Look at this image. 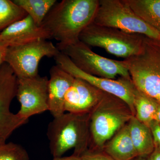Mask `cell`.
Listing matches in <instances>:
<instances>
[{
	"label": "cell",
	"mask_w": 160,
	"mask_h": 160,
	"mask_svg": "<svg viewBox=\"0 0 160 160\" xmlns=\"http://www.w3.org/2000/svg\"><path fill=\"white\" fill-rule=\"evenodd\" d=\"M99 0H63L50 9L42 26L58 41L60 52L80 41L82 32L93 22Z\"/></svg>",
	"instance_id": "6da1fadb"
},
{
	"label": "cell",
	"mask_w": 160,
	"mask_h": 160,
	"mask_svg": "<svg viewBox=\"0 0 160 160\" xmlns=\"http://www.w3.org/2000/svg\"><path fill=\"white\" fill-rule=\"evenodd\" d=\"M49 123L47 136L53 158L61 157L69 149L80 156L89 143V114L64 113Z\"/></svg>",
	"instance_id": "7a4b0ae2"
},
{
	"label": "cell",
	"mask_w": 160,
	"mask_h": 160,
	"mask_svg": "<svg viewBox=\"0 0 160 160\" xmlns=\"http://www.w3.org/2000/svg\"><path fill=\"white\" fill-rule=\"evenodd\" d=\"M133 116L126 103L103 92L99 101L89 114V142L96 148H103Z\"/></svg>",
	"instance_id": "3957f363"
},
{
	"label": "cell",
	"mask_w": 160,
	"mask_h": 160,
	"mask_svg": "<svg viewBox=\"0 0 160 160\" xmlns=\"http://www.w3.org/2000/svg\"><path fill=\"white\" fill-rule=\"evenodd\" d=\"M123 61L136 88L160 105V40L144 36L139 53Z\"/></svg>",
	"instance_id": "277c9868"
},
{
	"label": "cell",
	"mask_w": 160,
	"mask_h": 160,
	"mask_svg": "<svg viewBox=\"0 0 160 160\" xmlns=\"http://www.w3.org/2000/svg\"><path fill=\"white\" fill-rule=\"evenodd\" d=\"M144 36L92 23L82 32L79 40L88 46L100 47L115 56L126 59L139 53Z\"/></svg>",
	"instance_id": "5b68a950"
},
{
	"label": "cell",
	"mask_w": 160,
	"mask_h": 160,
	"mask_svg": "<svg viewBox=\"0 0 160 160\" xmlns=\"http://www.w3.org/2000/svg\"><path fill=\"white\" fill-rule=\"evenodd\" d=\"M93 23L160 40V33L140 18L126 0H100Z\"/></svg>",
	"instance_id": "8992f818"
},
{
	"label": "cell",
	"mask_w": 160,
	"mask_h": 160,
	"mask_svg": "<svg viewBox=\"0 0 160 160\" xmlns=\"http://www.w3.org/2000/svg\"><path fill=\"white\" fill-rule=\"evenodd\" d=\"M60 52L52 42L39 39L8 47L5 62L10 66L18 79L30 78L38 75L39 64L43 58H54Z\"/></svg>",
	"instance_id": "52a82bcc"
},
{
	"label": "cell",
	"mask_w": 160,
	"mask_h": 160,
	"mask_svg": "<svg viewBox=\"0 0 160 160\" xmlns=\"http://www.w3.org/2000/svg\"><path fill=\"white\" fill-rule=\"evenodd\" d=\"M61 52L67 56L78 69L88 74L110 79H114L118 76L131 78L124 61L101 56L80 41L67 46Z\"/></svg>",
	"instance_id": "ba28073f"
},
{
	"label": "cell",
	"mask_w": 160,
	"mask_h": 160,
	"mask_svg": "<svg viewBox=\"0 0 160 160\" xmlns=\"http://www.w3.org/2000/svg\"><path fill=\"white\" fill-rule=\"evenodd\" d=\"M57 65L75 78L81 79L92 86L112 95L127 104L135 116L134 91L135 87L131 78L121 77L119 79H110L88 74L78 69L67 56L60 52L54 57Z\"/></svg>",
	"instance_id": "9c48e42d"
},
{
	"label": "cell",
	"mask_w": 160,
	"mask_h": 160,
	"mask_svg": "<svg viewBox=\"0 0 160 160\" xmlns=\"http://www.w3.org/2000/svg\"><path fill=\"white\" fill-rule=\"evenodd\" d=\"M18 78L10 66L5 63L0 69V145L18 128L29 120L20 117L10 111L12 101L16 96Z\"/></svg>",
	"instance_id": "30bf717a"
},
{
	"label": "cell",
	"mask_w": 160,
	"mask_h": 160,
	"mask_svg": "<svg viewBox=\"0 0 160 160\" xmlns=\"http://www.w3.org/2000/svg\"><path fill=\"white\" fill-rule=\"evenodd\" d=\"M49 79L39 75L30 78L18 79L16 97L21 107L17 114L24 119L49 109Z\"/></svg>",
	"instance_id": "8fae6325"
},
{
	"label": "cell",
	"mask_w": 160,
	"mask_h": 160,
	"mask_svg": "<svg viewBox=\"0 0 160 160\" xmlns=\"http://www.w3.org/2000/svg\"><path fill=\"white\" fill-rule=\"evenodd\" d=\"M103 92L84 80L75 78L65 96V111L74 114H90Z\"/></svg>",
	"instance_id": "7c38bea8"
},
{
	"label": "cell",
	"mask_w": 160,
	"mask_h": 160,
	"mask_svg": "<svg viewBox=\"0 0 160 160\" xmlns=\"http://www.w3.org/2000/svg\"><path fill=\"white\" fill-rule=\"evenodd\" d=\"M50 39L48 32L42 26H37L29 15L0 32V43L8 47Z\"/></svg>",
	"instance_id": "4fadbf2b"
},
{
	"label": "cell",
	"mask_w": 160,
	"mask_h": 160,
	"mask_svg": "<svg viewBox=\"0 0 160 160\" xmlns=\"http://www.w3.org/2000/svg\"><path fill=\"white\" fill-rule=\"evenodd\" d=\"M49 73L50 77L48 83L49 111L53 118H56L65 113V96L73 83L75 78L58 65L52 66Z\"/></svg>",
	"instance_id": "5bb4252c"
},
{
	"label": "cell",
	"mask_w": 160,
	"mask_h": 160,
	"mask_svg": "<svg viewBox=\"0 0 160 160\" xmlns=\"http://www.w3.org/2000/svg\"><path fill=\"white\" fill-rule=\"evenodd\" d=\"M103 148L105 153L114 160H133L138 157L127 124L109 140Z\"/></svg>",
	"instance_id": "9a60e30c"
},
{
	"label": "cell",
	"mask_w": 160,
	"mask_h": 160,
	"mask_svg": "<svg viewBox=\"0 0 160 160\" xmlns=\"http://www.w3.org/2000/svg\"><path fill=\"white\" fill-rule=\"evenodd\" d=\"M132 141L138 157L146 158L154 151L155 146L149 126L133 116L127 124Z\"/></svg>",
	"instance_id": "2e32d148"
},
{
	"label": "cell",
	"mask_w": 160,
	"mask_h": 160,
	"mask_svg": "<svg viewBox=\"0 0 160 160\" xmlns=\"http://www.w3.org/2000/svg\"><path fill=\"white\" fill-rule=\"evenodd\" d=\"M135 13L160 33V0H126Z\"/></svg>",
	"instance_id": "e0dca14e"
},
{
	"label": "cell",
	"mask_w": 160,
	"mask_h": 160,
	"mask_svg": "<svg viewBox=\"0 0 160 160\" xmlns=\"http://www.w3.org/2000/svg\"><path fill=\"white\" fill-rule=\"evenodd\" d=\"M24 10L37 26H41L56 0H13Z\"/></svg>",
	"instance_id": "ac0fdd59"
},
{
	"label": "cell",
	"mask_w": 160,
	"mask_h": 160,
	"mask_svg": "<svg viewBox=\"0 0 160 160\" xmlns=\"http://www.w3.org/2000/svg\"><path fill=\"white\" fill-rule=\"evenodd\" d=\"M135 117L141 122L149 126L154 121L159 104L135 87L134 91Z\"/></svg>",
	"instance_id": "d6986e66"
},
{
	"label": "cell",
	"mask_w": 160,
	"mask_h": 160,
	"mask_svg": "<svg viewBox=\"0 0 160 160\" xmlns=\"http://www.w3.org/2000/svg\"><path fill=\"white\" fill-rule=\"evenodd\" d=\"M28 16L22 8L11 0H0V32Z\"/></svg>",
	"instance_id": "ffe728a7"
},
{
	"label": "cell",
	"mask_w": 160,
	"mask_h": 160,
	"mask_svg": "<svg viewBox=\"0 0 160 160\" xmlns=\"http://www.w3.org/2000/svg\"><path fill=\"white\" fill-rule=\"evenodd\" d=\"M26 149L21 145L12 142L0 145V160H29Z\"/></svg>",
	"instance_id": "44dd1931"
},
{
	"label": "cell",
	"mask_w": 160,
	"mask_h": 160,
	"mask_svg": "<svg viewBox=\"0 0 160 160\" xmlns=\"http://www.w3.org/2000/svg\"><path fill=\"white\" fill-rule=\"evenodd\" d=\"M82 160H114L106 153L87 149L80 156Z\"/></svg>",
	"instance_id": "7402d4cb"
},
{
	"label": "cell",
	"mask_w": 160,
	"mask_h": 160,
	"mask_svg": "<svg viewBox=\"0 0 160 160\" xmlns=\"http://www.w3.org/2000/svg\"><path fill=\"white\" fill-rule=\"evenodd\" d=\"M149 126L153 138L155 149H160V124L153 121L150 123Z\"/></svg>",
	"instance_id": "603a6c76"
},
{
	"label": "cell",
	"mask_w": 160,
	"mask_h": 160,
	"mask_svg": "<svg viewBox=\"0 0 160 160\" xmlns=\"http://www.w3.org/2000/svg\"><path fill=\"white\" fill-rule=\"evenodd\" d=\"M8 47L0 43V69L4 63Z\"/></svg>",
	"instance_id": "cb8c5ba5"
},
{
	"label": "cell",
	"mask_w": 160,
	"mask_h": 160,
	"mask_svg": "<svg viewBox=\"0 0 160 160\" xmlns=\"http://www.w3.org/2000/svg\"><path fill=\"white\" fill-rule=\"evenodd\" d=\"M148 160H160V149H155L152 153L149 155Z\"/></svg>",
	"instance_id": "d4e9b609"
},
{
	"label": "cell",
	"mask_w": 160,
	"mask_h": 160,
	"mask_svg": "<svg viewBox=\"0 0 160 160\" xmlns=\"http://www.w3.org/2000/svg\"><path fill=\"white\" fill-rule=\"evenodd\" d=\"M52 160H82V159L80 156L73 154L69 157L53 158Z\"/></svg>",
	"instance_id": "484cf974"
},
{
	"label": "cell",
	"mask_w": 160,
	"mask_h": 160,
	"mask_svg": "<svg viewBox=\"0 0 160 160\" xmlns=\"http://www.w3.org/2000/svg\"><path fill=\"white\" fill-rule=\"evenodd\" d=\"M154 121L160 124V105H158L155 116Z\"/></svg>",
	"instance_id": "4316f807"
},
{
	"label": "cell",
	"mask_w": 160,
	"mask_h": 160,
	"mask_svg": "<svg viewBox=\"0 0 160 160\" xmlns=\"http://www.w3.org/2000/svg\"><path fill=\"white\" fill-rule=\"evenodd\" d=\"M133 160H148L146 159V158L141 157H138Z\"/></svg>",
	"instance_id": "83f0119b"
}]
</instances>
